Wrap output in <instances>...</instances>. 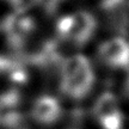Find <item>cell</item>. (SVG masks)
Masks as SVG:
<instances>
[{
  "instance_id": "6da1fadb",
  "label": "cell",
  "mask_w": 129,
  "mask_h": 129,
  "mask_svg": "<svg viewBox=\"0 0 129 129\" xmlns=\"http://www.w3.org/2000/svg\"><path fill=\"white\" fill-rule=\"evenodd\" d=\"M96 81L92 64L83 54H74L61 62L60 90L66 97L80 101L91 92Z\"/></svg>"
},
{
  "instance_id": "7a4b0ae2",
  "label": "cell",
  "mask_w": 129,
  "mask_h": 129,
  "mask_svg": "<svg viewBox=\"0 0 129 129\" xmlns=\"http://www.w3.org/2000/svg\"><path fill=\"white\" fill-rule=\"evenodd\" d=\"M97 19L88 11H77L64 14L56 22V32L60 38L75 46L86 44L97 29Z\"/></svg>"
},
{
  "instance_id": "3957f363",
  "label": "cell",
  "mask_w": 129,
  "mask_h": 129,
  "mask_svg": "<svg viewBox=\"0 0 129 129\" xmlns=\"http://www.w3.org/2000/svg\"><path fill=\"white\" fill-rule=\"evenodd\" d=\"M36 30V20L26 11H16L4 22V31L12 46L23 47Z\"/></svg>"
},
{
  "instance_id": "277c9868",
  "label": "cell",
  "mask_w": 129,
  "mask_h": 129,
  "mask_svg": "<svg viewBox=\"0 0 129 129\" xmlns=\"http://www.w3.org/2000/svg\"><path fill=\"white\" fill-rule=\"evenodd\" d=\"M93 114L103 129H122L123 114L117 97L112 92H103L93 106Z\"/></svg>"
},
{
  "instance_id": "5b68a950",
  "label": "cell",
  "mask_w": 129,
  "mask_h": 129,
  "mask_svg": "<svg viewBox=\"0 0 129 129\" xmlns=\"http://www.w3.org/2000/svg\"><path fill=\"white\" fill-rule=\"evenodd\" d=\"M98 56L104 63L115 68L129 66V42L123 37H112L98 47Z\"/></svg>"
},
{
  "instance_id": "8992f818",
  "label": "cell",
  "mask_w": 129,
  "mask_h": 129,
  "mask_svg": "<svg viewBox=\"0 0 129 129\" xmlns=\"http://www.w3.org/2000/svg\"><path fill=\"white\" fill-rule=\"evenodd\" d=\"M30 115L41 124H53L60 120L62 115V106L55 97L43 94L34 101Z\"/></svg>"
},
{
  "instance_id": "52a82bcc",
  "label": "cell",
  "mask_w": 129,
  "mask_h": 129,
  "mask_svg": "<svg viewBox=\"0 0 129 129\" xmlns=\"http://www.w3.org/2000/svg\"><path fill=\"white\" fill-rule=\"evenodd\" d=\"M19 103L20 96L17 91H7L0 94V125L12 128L19 124L22 120Z\"/></svg>"
},
{
  "instance_id": "ba28073f",
  "label": "cell",
  "mask_w": 129,
  "mask_h": 129,
  "mask_svg": "<svg viewBox=\"0 0 129 129\" xmlns=\"http://www.w3.org/2000/svg\"><path fill=\"white\" fill-rule=\"evenodd\" d=\"M14 66L11 63V61L9 59H6V57H3V56H0V73H4V72H9L13 68Z\"/></svg>"
},
{
  "instance_id": "9c48e42d",
  "label": "cell",
  "mask_w": 129,
  "mask_h": 129,
  "mask_svg": "<svg viewBox=\"0 0 129 129\" xmlns=\"http://www.w3.org/2000/svg\"><path fill=\"white\" fill-rule=\"evenodd\" d=\"M125 90H127V93L129 94V74L127 77V81H125Z\"/></svg>"
},
{
  "instance_id": "30bf717a",
  "label": "cell",
  "mask_w": 129,
  "mask_h": 129,
  "mask_svg": "<svg viewBox=\"0 0 129 129\" xmlns=\"http://www.w3.org/2000/svg\"><path fill=\"white\" fill-rule=\"evenodd\" d=\"M9 1H11V3H12V1H13V0H9Z\"/></svg>"
}]
</instances>
